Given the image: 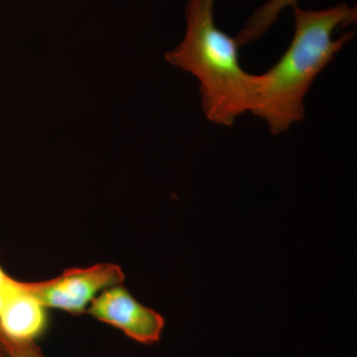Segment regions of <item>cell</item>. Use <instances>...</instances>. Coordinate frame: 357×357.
I'll return each instance as SVG.
<instances>
[{
    "mask_svg": "<svg viewBox=\"0 0 357 357\" xmlns=\"http://www.w3.org/2000/svg\"><path fill=\"white\" fill-rule=\"evenodd\" d=\"M295 32L292 41L271 68L259 75L260 86L252 114L264 119L270 132H285L306 114L304 100L316 77L335 59V55L354 38L347 32L333 38L335 30L357 20V8L338 4L323 10H305L293 7Z\"/></svg>",
    "mask_w": 357,
    "mask_h": 357,
    "instance_id": "obj_1",
    "label": "cell"
},
{
    "mask_svg": "<svg viewBox=\"0 0 357 357\" xmlns=\"http://www.w3.org/2000/svg\"><path fill=\"white\" fill-rule=\"evenodd\" d=\"M215 0H188L184 39L165 58L199 79L206 119L230 128L237 117L252 112L260 77L241 67L236 38L215 24Z\"/></svg>",
    "mask_w": 357,
    "mask_h": 357,
    "instance_id": "obj_2",
    "label": "cell"
},
{
    "mask_svg": "<svg viewBox=\"0 0 357 357\" xmlns=\"http://www.w3.org/2000/svg\"><path fill=\"white\" fill-rule=\"evenodd\" d=\"M123 271L114 263L72 268L49 280L22 282L23 287L46 309L79 314L105 289L123 283Z\"/></svg>",
    "mask_w": 357,
    "mask_h": 357,
    "instance_id": "obj_3",
    "label": "cell"
},
{
    "mask_svg": "<svg viewBox=\"0 0 357 357\" xmlns=\"http://www.w3.org/2000/svg\"><path fill=\"white\" fill-rule=\"evenodd\" d=\"M86 312L142 344L158 342L165 328V319L138 302L122 284L98 294Z\"/></svg>",
    "mask_w": 357,
    "mask_h": 357,
    "instance_id": "obj_4",
    "label": "cell"
},
{
    "mask_svg": "<svg viewBox=\"0 0 357 357\" xmlns=\"http://www.w3.org/2000/svg\"><path fill=\"white\" fill-rule=\"evenodd\" d=\"M48 324L47 309L11 277L0 309V332L20 342H35Z\"/></svg>",
    "mask_w": 357,
    "mask_h": 357,
    "instance_id": "obj_5",
    "label": "cell"
},
{
    "mask_svg": "<svg viewBox=\"0 0 357 357\" xmlns=\"http://www.w3.org/2000/svg\"><path fill=\"white\" fill-rule=\"evenodd\" d=\"M298 1L299 0H268L246 21L243 30L236 37L237 44L243 47L257 41L276 23L282 11L298 6Z\"/></svg>",
    "mask_w": 357,
    "mask_h": 357,
    "instance_id": "obj_6",
    "label": "cell"
},
{
    "mask_svg": "<svg viewBox=\"0 0 357 357\" xmlns=\"http://www.w3.org/2000/svg\"><path fill=\"white\" fill-rule=\"evenodd\" d=\"M0 349L7 357H47L35 342H20L0 332Z\"/></svg>",
    "mask_w": 357,
    "mask_h": 357,
    "instance_id": "obj_7",
    "label": "cell"
},
{
    "mask_svg": "<svg viewBox=\"0 0 357 357\" xmlns=\"http://www.w3.org/2000/svg\"><path fill=\"white\" fill-rule=\"evenodd\" d=\"M10 278L11 277L6 273L3 268H2L1 263H0V309H1L2 304H3Z\"/></svg>",
    "mask_w": 357,
    "mask_h": 357,
    "instance_id": "obj_8",
    "label": "cell"
},
{
    "mask_svg": "<svg viewBox=\"0 0 357 357\" xmlns=\"http://www.w3.org/2000/svg\"><path fill=\"white\" fill-rule=\"evenodd\" d=\"M0 357H7L6 354H4V351H2L1 349H0Z\"/></svg>",
    "mask_w": 357,
    "mask_h": 357,
    "instance_id": "obj_9",
    "label": "cell"
}]
</instances>
